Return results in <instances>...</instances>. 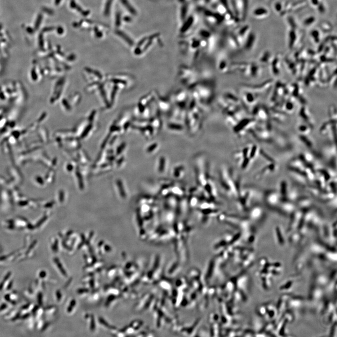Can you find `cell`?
Returning <instances> with one entry per match:
<instances>
[{"label": "cell", "instance_id": "cell-21", "mask_svg": "<svg viewBox=\"0 0 337 337\" xmlns=\"http://www.w3.org/2000/svg\"><path fill=\"white\" fill-rule=\"evenodd\" d=\"M328 113L330 119L337 120V109L335 105H331L330 107Z\"/></svg>", "mask_w": 337, "mask_h": 337}, {"label": "cell", "instance_id": "cell-22", "mask_svg": "<svg viewBox=\"0 0 337 337\" xmlns=\"http://www.w3.org/2000/svg\"><path fill=\"white\" fill-rule=\"evenodd\" d=\"M299 138L303 142H304L306 145H307L308 146L311 147L312 145V143H311V141H310L308 138L305 135H299Z\"/></svg>", "mask_w": 337, "mask_h": 337}, {"label": "cell", "instance_id": "cell-4", "mask_svg": "<svg viewBox=\"0 0 337 337\" xmlns=\"http://www.w3.org/2000/svg\"><path fill=\"white\" fill-rule=\"evenodd\" d=\"M255 122L256 119L254 118H244L236 124L234 127V130L236 133H241L245 131L246 128L252 125Z\"/></svg>", "mask_w": 337, "mask_h": 337}, {"label": "cell", "instance_id": "cell-1", "mask_svg": "<svg viewBox=\"0 0 337 337\" xmlns=\"http://www.w3.org/2000/svg\"><path fill=\"white\" fill-rule=\"evenodd\" d=\"M273 83V80L268 79L259 84H246L244 87L248 91L258 94L266 91L272 86Z\"/></svg>", "mask_w": 337, "mask_h": 337}, {"label": "cell", "instance_id": "cell-12", "mask_svg": "<svg viewBox=\"0 0 337 337\" xmlns=\"http://www.w3.org/2000/svg\"><path fill=\"white\" fill-rule=\"evenodd\" d=\"M258 97V94L248 91L244 95V101L246 103H247V104H253L257 100Z\"/></svg>", "mask_w": 337, "mask_h": 337}, {"label": "cell", "instance_id": "cell-19", "mask_svg": "<svg viewBox=\"0 0 337 337\" xmlns=\"http://www.w3.org/2000/svg\"><path fill=\"white\" fill-rule=\"evenodd\" d=\"M312 128L308 126L306 124H301L299 125L298 127V130L299 132L301 133L302 135H306V134H308L311 131Z\"/></svg>", "mask_w": 337, "mask_h": 337}, {"label": "cell", "instance_id": "cell-13", "mask_svg": "<svg viewBox=\"0 0 337 337\" xmlns=\"http://www.w3.org/2000/svg\"><path fill=\"white\" fill-rule=\"evenodd\" d=\"M284 61L289 71L294 76H295L298 72V66L296 65L297 64L288 58L286 59Z\"/></svg>", "mask_w": 337, "mask_h": 337}, {"label": "cell", "instance_id": "cell-10", "mask_svg": "<svg viewBox=\"0 0 337 337\" xmlns=\"http://www.w3.org/2000/svg\"><path fill=\"white\" fill-rule=\"evenodd\" d=\"M317 21L316 16L313 15H309L307 16L304 18L302 19L301 23L303 27L305 28H309L314 25Z\"/></svg>", "mask_w": 337, "mask_h": 337}, {"label": "cell", "instance_id": "cell-18", "mask_svg": "<svg viewBox=\"0 0 337 337\" xmlns=\"http://www.w3.org/2000/svg\"><path fill=\"white\" fill-rule=\"evenodd\" d=\"M320 29L322 32L328 33L332 31V26L329 22L324 21L320 24Z\"/></svg>", "mask_w": 337, "mask_h": 337}, {"label": "cell", "instance_id": "cell-24", "mask_svg": "<svg viewBox=\"0 0 337 337\" xmlns=\"http://www.w3.org/2000/svg\"><path fill=\"white\" fill-rule=\"evenodd\" d=\"M257 147L256 145H254L252 147V149H251V151L250 153V157L251 158H252L254 157V155L256 154V151H257Z\"/></svg>", "mask_w": 337, "mask_h": 337}, {"label": "cell", "instance_id": "cell-6", "mask_svg": "<svg viewBox=\"0 0 337 337\" xmlns=\"http://www.w3.org/2000/svg\"><path fill=\"white\" fill-rule=\"evenodd\" d=\"M169 162L168 159L164 156H161L157 162V171L159 174L163 175L167 173Z\"/></svg>", "mask_w": 337, "mask_h": 337}, {"label": "cell", "instance_id": "cell-5", "mask_svg": "<svg viewBox=\"0 0 337 337\" xmlns=\"http://www.w3.org/2000/svg\"><path fill=\"white\" fill-rule=\"evenodd\" d=\"M299 115L304 121L306 124L310 126L311 128H313L314 126L313 122L312 120L311 114L309 113L308 108L305 105H304L301 107L299 111Z\"/></svg>", "mask_w": 337, "mask_h": 337}, {"label": "cell", "instance_id": "cell-3", "mask_svg": "<svg viewBox=\"0 0 337 337\" xmlns=\"http://www.w3.org/2000/svg\"><path fill=\"white\" fill-rule=\"evenodd\" d=\"M270 12L268 9L264 6H258L253 9L252 12V16L255 19L262 20L266 19L269 16Z\"/></svg>", "mask_w": 337, "mask_h": 337}, {"label": "cell", "instance_id": "cell-11", "mask_svg": "<svg viewBox=\"0 0 337 337\" xmlns=\"http://www.w3.org/2000/svg\"><path fill=\"white\" fill-rule=\"evenodd\" d=\"M260 70V65L256 63H250L249 76L251 78H257L259 75Z\"/></svg>", "mask_w": 337, "mask_h": 337}, {"label": "cell", "instance_id": "cell-9", "mask_svg": "<svg viewBox=\"0 0 337 337\" xmlns=\"http://www.w3.org/2000/svg\"><path fill=\"white\" fill-rule=\"evenodd\" d=\"M256 35L251 31L245 40V47L247 51H251L253 49L256 44Z\"/></svg>", "mask_w": 337, "mask_h": 337}, {"label": "cell", "instance_id": "cell-8", "mask_svg": "<svg viewBox=\"0 0 337 337\" xmlns=\"http://www.w3.org/2000/svg\"><path fill=\"white\" fill-rule=\"evenodd\" d=\"M185 173V167L183 164H178L173 167L171 171V176L174 179L180 180L184 176Z\"/></svg>", "mask_w": 337, "mask_h": 337}, {"label": "cell", "instance_id": "cell-17", "mask_svg": "<svg viewBox=\"0 0 337 337\" xmlns=\"http://www.w3.org/2000/svg\"><path fill=\"white\" fill-rule=\"evenodd\" d=\"M285 3H283L282 1H277L274 3V10L275 12L279 14L281 16H282L283 13L284 9Z\"/></svg>", "mask_w": 337, "mask_h": 337}, {"label": "cell", "instance_id": "cell-7", "mask_svg": "<svg viewBox=\"0 0 337 337\" xmlns=\"http://www.w3.org/2000/svg\"><path fill=\"white\" fill-rule=\"evenodd\" d=\"M281 63L282 61L281 60V56L279 55L275 56L271 63V69L272 72L274 76L277 77L280 75L281 73Z\"/></svg>", "mask_w": 337, "mask_h": 337}, {"label": "cell", "instance_id": "cell-23", "mask_svg": "<svg viewBox=\"0 0 337 337\" xmlns=\"http://www.w3.org/2000/svg\"><path fill=\"white\" fill-rule=\"evenodd\" d=\"M309 3L311 4V6L316 9L323 0H309Z\"/></svg>", "mask_w": 337, "mask_h": 337}, {"label": "cell", "instance_id": "cell-20", "mask_svg": "<svg viewBox=\"0 0 337 337\" xmlns=\"http://www.w3.org/2000/svg\"><path fill=\"white\" fill-rule=\"evenodd\" d=\"M316 10L319 13L321 14H325L326 13L327 11V7L326 3L324 0H323L322 2L319 4L318 7L317 8Z\"/></svg>", "mask_w": 337, "mask_h": 337}, {"label": "cell", "instance_id": "cell-15", "mask_svg": "<svg viewBox=\"0 0 337 337\" xmlns=\"http://www.w3.org/2000/svg\"><path fill=\"white\" fill-rule=\"evenodd\" d=\"M272 60V55L270 52L269 51H265L263 52L261 55L259 59V61L260 63L262 65L268 64L270 62L271 60Z\"/></svg>", "mask_w": 337, "mask_h": 337}, {"label": "cell", "instance_id": "cell-14", "mask_svg": "<svg viewBox=\"0 0 337 337\" xmlns=\"http://www.w3.org/2000/svg\"><path fill=\"white\" fill-rule=\"evenodd\" d=\"M310 37L316 44H319L322 40V34L321 31L318 29H313L310 32Z\"/></svg>", "mask_w": 337, "mask_h": 337}, {"label": "cell", "instance_id": "cell-2", "mask_svg": "<svg viewBox=\"0 0 337 337\" xmlns=\"http://www.w3.org/2000/svg\"><path fill=\"white\" fill-rule=\"evenodd\" d=\"M298 28H292L290 27L288 34H287V42H288V46L290 49H292L297 46L299 43L298 40L300 38V35H298L297 32Z\"/></svg>", "mask_w": 337, "mask_h": 337}, {"label": "cell", "instance_id": "cell-16", "mask_svg": "<svg viewBox=\"0 0 337 337\" xmlns=\"http://www.w3.org/2000/svg\"><path fill=\"white\" fill-rule=\"evenodd\" d=\"M307 2L305 1H300L295 3H293L291 11L297 12L300 10L304 9L306 7Z\"/></svg>", "mask_w": 337, "mask_h": 337}]
</instances>
